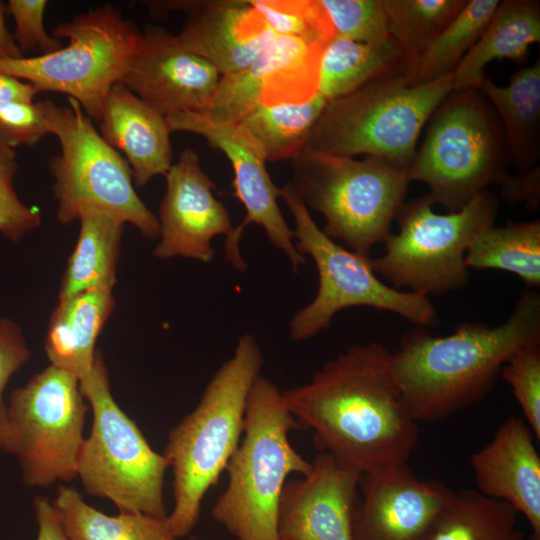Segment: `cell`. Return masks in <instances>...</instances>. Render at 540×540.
<instances>
[{
  "instance_id": "cell-1",
  "label": "cell",
  "mask_w": 540,
  "mask_h": 540,
  "mask_svg": "<svg viewBox=\"0 0 540 540\" xmlns=\"http://www.w3.org/2000/svg\"><path fill=\"white\" fill-rule=\"evenodd\" d=\"M298 424L314 443L362 474L408 463L419 439L383 344H352L309 382L282 391Z\"/></svg>"
},
{
  "instance_id": "cell-2",
  "label": "cell",
  "mask_w": 540,
  "mask_h": 540,
  "mask_svg": "<svg viewBox=\"0 0 540 540\" xmlns=\"http://www.w3.org/2000/svg\"><path fill=\"white\" fill-rule=\"evenodd\" d=\"M537 343L540 294L526 290L507 320L495 326L465 322L442 337L415 326L392 353V371L411 416L435 422L484 399L505 362Z\"/></svg>"
},
{
  "instance_id": "cell-3",
  "label": "cell",
  "mask_w": 540,
  "mask_h": 540,
  "mask_svg": "<svg viewBox=\"0 0 540 540\" xmlns=\"http://www.w3.org/2000/svg\"><path fill=\"white\" fill-rule=\"evenodd\" d=\"M263 361L255 337L242 335L196 407L168 434L162 454L172 468L174 506L165 521L177 539L199 522L205 495L217 485L240 443L248 397Z\"/></svg>"
},
{
  "instance_id": "cell-4",
  "label": "cell",
  "mask_w": 540,
  "mask_h": 540,
  "mask_svg": "<svg viewBox=\"0 0 540 540\" xmlns=\"http://www.w3.org/2000/svg\"><path fill=\"white\" fill-rule=\"evenodd\" d=\"M299 427L282 391L260 375L248 397L240 443L225 468L227 486L211 510L236 540H279L283 487L290 474L306 475L312 465L290 443V432Z\"/></svg>"
},
{
  "instance_id": "cell-5",
  "label": "cell",
  "mask_w": 540,
  "mask_h": 540,
  "mask_svg": "<svg viewBox=\"0 0 540 540\" xmlns=\"http://www.w3.org/2000/svg\"><path fill=\"white\" fill-rule=\"evenodd\" d=\"M453 90V74L411 85L407 74L373 80L326 103L303 150L383 158L407 171L424 126Z\"/></svg>"
},
{
  "instance_id": "cell-6",
  "label": "cell",
  "mask_w": 540,
  "mask_h": 540,
  "mask_svg": "<svg viewBox=\"0 0 540 540\" xmlns=\"http://www.w3.org/2000/svg\"><path fill=\"white\" fill-rule=\"evenodd\" d=\"M408 170L428 196L456 212L508 175V153L499 118L479 89L452 90L428 120Z\"/></svg>"
},
{
  "instance_id": "cell-7",
  "label": "cell",
  "mask_w": 540,
  "mask_h": 540,
  "mask_svg": "<svg viewBox=\"0 0 540 540\" xmlns=\"http://www.w3.org/2000/svg\"><path fill=\"white\" fill-rule=\"evenodd\" d=\"M291 162V184L308 209L324 216V233L369 257L391 233L410 183L408 171L380 157L356 160L307 150Z\"/></svg>"
},
{
  "instance_id": "cell-8",
  "label": "cell",
  "mask_w": 540,
  "mask_h": 540,
  "mask_svg": "<svg viewBox=\"0 0 540 540\" xmlns=\"http://www.w3.org/2000/svg\"><path fill=\"white\" fill-rule=\"evenodd\" d=\"M80 382L92 408L93 423L84 439L77 478L86 493L109 499L119 512L165 519L164 477L169 462L114 400L102 355L96 352L91 373Z\"/></svg>"
},
{
  "instance_id": "cell-9",
  "label": "cell",
  "mask_w": 540,
  "mask_h": 540,
  "mask_svg": "<svg viewBox=\"0 0 540 540\" xmlns=\"http://www.w3.org/2000/svg\"><path fill=\"white\" fill-rule=\"evenodd\" d=\"M41 103L49 132L61 147L49 163L59 222L69 224L81 209L94 207L134 225L145 238H158V218L139 198L128 162L99 134L80 104L71 98L66 106Z\"/></svg>"
},
{
  "instance_id": "cell-10",
  "label": "cell",
  "mask_w": 540,
  "mask_h": 540,
  "mask_svg": "<svg viewBox=\"0 0 540 540\" xmlns=\"http://www.w3.org/2000/svg\"><path fill=\"white\" fill-rule=\"evenodd\" d=\"M433 204L428 194L403 204L396 217L398 232L384 240V254L370 260L374 272L392 287L427 297L467 284V249L478 233L495 224L499 208L498 198L488 190L456 212L437 214Z\"/></svg>"
},
{
  "instance_id": "cell-11",
  "label": "cell",
  "mask_w": 540,
  "mask_h": 540,
  "mask_svg": "<svg viewBox=\"0 0 540 540\" xmlns=\"http://www.w3.org/2000/svg\"><path fill=\"white\" fill-rule=\"evenodd\" d=\"M280 189V198L295 222L296 249L303 256L312 258L319 279L314 299L297 311L289 323L294 341L314 337L330 326L339 311L355 306L389 311L415 326L435 323L437 314L429 297L383 283L374 272L369 257L347 250L317 226L291 182Z\"/></svg>"
},
{
  "instance_id": "cell-12",
  "label": "cell",
  "mask_w": 540,
  "mask_h": 540,
  "mask_svg": "<svg viewBox=\"0 0 540 540\" xmlns=\"http://www.w3.org/2000/svg\"><path fill=\"white\" fill-rule=\"evenodd\" d=\"M140 36L119 10L104 5L54 29V37L69 39L67 46L33 57L0 59V74L29 82L39 92L66 94L99 122L107 96L125 74Z\"/></svg>"
},
{
  "instance_id": "cell-13",
  "label": "cell",
  "mask_w": 540,
  "mask_h": 540,
  "mask_svg": "<svg viewBox=\"0 0 540 540\" xmlns=\"http://www.w3.org/2000/svg\"><path fill=\"white\" fill-rule=\"evenodd\" d=\"M84 400L79 380L53 365L11 393L3 452L16 456L25 485L47 488L77 478Z\"/></svg>"
},
{
  "instance_id": "cell-14",
  "label": "cell",
  "mask_w": 540,
  "mask_h": 540,
  "mask_svg": "<svg viewBox=\"0 0 540 540\" xmlns=\"http://www.w3.org/2000/svg\"><path fill=\"white\" fill-rule=\"evenodd\" d=\"M170 132L182 131L202 136L208 144L223 152L231 162L235 196L245 208V218L226 236L225 257L237 271L247 269L241 256L240 239L244 228L262 226L272 245L280 249L296 270L306 257L298 252L294 232L286 223L278 205L281 189L272 181L266 159L257 145L238 124H218L200 112H179L166 116Z\"/></svg>"
},
{
  "instance_id": "cell-15",
  "label": "cell",
  "mask_w": 540,
  "mask_h": 540,
  "mask_svg": "<svg viewBox=\"0 0 540 540\" xmlns=\"http://www.w3.org/2000/svg\"><path fill=\"white\" fill-rule=\"evenodd\" d=\"M324 47L290 36H275L249 67L221 76L201 113L211 122L238 124L259 106L302 103L319 90Z\"/></svg>"
},
{
  "instance_id": "cell-16",
  "label": "cell",
  "mask_w": 540,
  "mask_h": 540,
  "mask_svg": "<svg viewBox=\"0 0 540 540\" xmlns=\"http://www.w3.org/2000/svg\"><path fill=\"white\" fill-rule=\"evenodd\" d=\"M301 479L286 481L277 508L279 540H354L362 473L324 451Z\"/></svg>"
},
{
  "instance_id": "cell-17",
  "label": "cell",
  "mask_w": 540,
  "mask_h": 540,
  "mask_svg": "<svg viewBox=\"0 0 540 540\" xmlns=\"http://www.w3.org/2000/svg\"><path fill=\"white\" fill-rule=\"evenodd\" d=\"M220 78L218 70L177 35L147 25L120 82L166 117L204 111Z\"/></svg>"
},
{
  "instance_id": "cell-18",
  "label": "cell",
  "mask_w": 540,
  "mask_h": 540,
  "mask_svg": "<svg viewBox=\"0 0 540 540\" xmlns=\"http://www.w3.org/2000/svg\"><path fill=\"white\" fill-rule=\"evenodd\" d=\"M454 492L417 478L408 463L363 473L354 540H426Z\"/></svg>"
},
{
  "instance_id": "cell-19",
  "label": "cell",
  "mask_w": 540,
  "mask_h": 540,
  "mask_svg": "<svg viewBox=\"0 0 540 540\" xmlns=\"http://www.w3.org/2000/svg\"><path fill=\"white\" fill-rule=\"evenodd\" d=\"M165 177L166 192L158 218L160 241L154 256L211 262L215 256L212 240L218 235H229L234 228L227 208L213 193L215 184L192 148L180 153Z\"/></svg>"
},
{
  "instance_id": "cell-20",
  "label": "cell",
  "mask_w": 540,
  "mask_h": 540,
  "mask_svg": "<svg viewBox=\"0 0 540 540\" xmlns=\"http://www.w3.org/2000/svg\"><path fill=\"white\" fill-rule=\"evenodd\" d=\"M149 5L156 13L186 12L187 20L177 37L221 76L249 67L276 36L251 1H152Z\"/></svg>"
},
{
  "instance_id": "cell-21",
  "label": "cell",
  "mask_w": 540,
  "mask_h": 540,
  "mask_svg": "<svg viewBox=\"0 0 540 540\" xmlns=\"http://www.w3.org/2000/svg\"><path fill=\"white\" fill-rule=\"evenodd\" d=\"M524 419L504 420L492 439L471 456L476 490L510 504L540 540V456Z\"/></svg>"
},
{
  "instance_id": "cell-22",
  "label": "cell",
  "mask_w": 540,
  "mask_h": 540,
  "mask_svg": "<svg viewBox=\"0 0 540 540\" xmlns=\"http://www.w3.org/2000/svg\"><path fill=\"white\" fill-rule=\"evenodd\" d=\"M99 122L102 137L125 155L138 187L167 173L172 148L166 117L123 83L111 88Z\"/></svg>"
},
{
  "instance_id": "cell-23",
  "label": "cell",
  "mask_w": 540,
  "mask_h": 540,
  "mask_svg": "<svg viewBox=\"0 0 540 540\" xmlns=\"http://www.w3.org/2000/svg\"><path fill=\"white\" fill-rule=\"evenodd\" d=\"M112 289L95 288L59 301L53 311L44 348L51 365L79 381L92 371L96 340L111 315Z\"/></svg>"
},
{
  "instance_id": "cell-24",
  "label": "cell",
  "mask_w": 540,
  "mask_h": 540,
  "mask_svg": "<svg viewBox=\"0 0 540 540\" xmlns=\"http://www.w3.org/2000/svg\"><path fill=\"white\" fill-rule=\"evenodd\" d=\"M479 90L494 108L505 138L509 164L518 173L540 158V61L515 72L502 87L484 75Z\"/></svg>"
},
{
  "instance_id": "cell-25",
  "label": "cell",
  "mask_w": 540,
  "mask_h": 540,
  "mask_svg": "<svg viewBox=\"0 0 540 540\" xmlns=\"http://www.w3.org/2000/svg\"><path fill=\"white\" fill-rule=\"evenodd\" d=\"M540 41V2L500 1L485 30L453 73V90L479 89L485 66L495 59L522 60Z\"/></svg>"
},
{
  "instance_id": "cell-26",
  "label": "cell",
  "mask_w": 540,
  "mask_h": 540,
  "mask_svg": "<svg viewBox=\"0 0 540 540\" xmlns=\"http://www.w3.org/2000/svg\"><path fill=\"white\" fill-rule=\"evenodd\" d=\"M77 219L80 232L61 281L59 301L90 289H113L116 283L125 223L94 207L81 209Z\"/></svg>"
},
{
  "instance_id": "cell-27",
  "label": "cell",
  "mask_w": 540,
  "mask_h": 540,
  "mask_svg": "<svg viewBox=\"0 0 540 540\" xmlns=\"http://www.w3.org/2000/svg\"><path fill=\"white\" fill-rule=\"evenodd\" d=\"M407 60L391 39L360 43L335 37L323 49L318 93L329 102L378 78L405 73Z\"/></svg>"
},
{
  "instance_id": "cell-28",
  "label": "cell",
  "mask_w": 540,
  "mask_h": 540,
  "mask_svg": "<svg viewBox=\"0 0 540 540\" xmlns=\"http://www.w3.org/2000/svg\"><path fill=\"white\" fill-rule=\"evenodd\" d=\"M52 504L69 540H178L165 519L134 512L107 515L64 484Z\"/></svg>"
},
{
  "instance_id": "cell-29",
  "label": "cell",
  "mask_w": 540,
  "mask_h": 540,
  "mask_svg": "<svg viewBox=\"0 0 540 540\" xmlns=\"http://www.w3.org/2000/svg\"><path fill=\"white\" fill-rule=\"evenodd\" d=\"M468 269L517 275L529 288L540 285V221L508 222L483 229L465 254Z\"/></svg>"
},
{
  "instance_id": "cell-30",
  "label": "cell",
  "mask_w": 540,
  "mask_h": 540,
  "mask_svg": "<svg viewBox=\"0 0 540 540\" xmlns=\"http://www.w3.org/2000/svg\"><path fill=\"white\" fill-rule=\"evenodd\" d=\"M517 511L476 489L453 494L426 540H523Z\"/></svg>"
},
{
  "instance_id": "cell-31",
  "label": "cell",
  "mask_w": 540,
  "mask_h": 540,
  "mask_svg": "<svg viewBox=\"0 0 540 540\" xmlns=\"http://www.w3.org/2000/svg\"><path fill=\"white\" fill-rule=\"evenodd\" d=\"M327 101L321 94L302 103L259 106L238 125L266 161L292 160L305 143Z\"/></svg>"
},
{
  "instance_id": "cell-32",
  "label": "cell",
  "mask_w": 540,
  "mask_h": 540,
  "mask_svg": "<svg viewBox=\"0 0 540 540\" xmlns=\"http://www.w3.org/2000/svg\"><path fill=\"white\" fill-rule=\"evenodd\" d=\"M499 0H467L459 14L417 59L408 75L411 85L425 84L453 74L479 39Z\"/></svg>"
},
{
  "instance_id": "cell-33",
  "label": "cell",
  "mask_w": 540,
  "mask_h": 540,
  "mask_svg": "<svg viewBox=\"0 0 540 540\" xmlns=\"http://www.w3.org/2000/svg\"><path fill=\"white\" fill-rule=\"evenodd\" d=\"M382 3L389 36L404 54L409 75L422 52L459 14L467 0H382Z\"/></svg>"
},
{
  "instance_id": "cell-34",
  "label": "cell",
  "mask_w": 540,
  "mask_h": 540,
  "mask_svg": "<svg viewBox=\"0 0 540 540\" xmlns=\"http://www.w3.org/2000/svg\"><path fill=\"white\" fill-rule=\"evenodd\" d=\"M276 36L297 37L325 47L335 33L320 0H252Z\"/></svg>"
},
{
  "instance_id": "cell-35",
  "label": "cell",
  "mask_w": 540,
  "mask_h": 540,
  "mask_svg": "<svg viewBox=\"0 0 540 540\" xmlns=\"http://www.w3.org/2000/svg\"><path fill=\"white\" fill-rule=\"evenodd\" d=\"M334 29L335 37L360 43L390 39L382 0H320Z\"/></svg>"
},
{
  "instance_id": "cell-36",
  "label": "cell",
  "mask_w": 540,
  "mask_h": 540,
  "mask_svg": "<svg viewBox=\"0 0 540 540\" xmlns=\"http://www.w3.org/2000/svg\"><path fill=\"white\" fill-rule=\"evenodd\" d=\"M500 375L511 387L524 420L540 440V343L516 351L503 365Z\"/></svg>"
},
{
  "instance_id": "cell-37",
  "label": "cell",
  "mask_w": 540,
  "mask_h": 540,
  "mask_svg": "<svg viewBox=\"0 0 540 540\" xmlns=\"http://www.w3.org/2000/svg\"><path fill=\"white\" fill-rule=\"evenodd\" d=\"M17 169L14 149L0 142V233L12 241H19L41 223L38 208L24 204L14 190Z\"/></svg>"
},
{
  "instance_id": "cell-38",
  "label": "cell",
  "mask_w": 540,
  "mask_h": 540,
  "mask_svg": "<svg viewBox=\"0 0 540 540\" xmlns=\"http://www.w3.org/2000/svg\"><path fill=\"white\" fill-rule=\"evenodd\" d=\"M50 134L42 103L8 101L0 103V142L14 149L33 146Z\"/></svg>"
},
{
  "instance_id": "cell-39",
  "label": "cell",
  "mask_w": 540,
  "mask_h": 540,
  "mask_svg": "<svg viewBox=\"0 0 540 540\" xmlns=\"http://www.w3.org/2000/svg\"><path fill=\"white\" fill-rule=\"evenodd\" d=\"M48 5L46 0H9L8 12L15 22L14 39L24 52L38 51L48 54L63 47L58 38L47 33L44 15Z\"/></svg>"
},
{
  "instance_id": "cell-40",
  "label": "cell",
  "mask_w": 540,
  "mask_h": 540,
  "mask_svg": "<svg viewBox=\"0 0 540 540\" xmlns=\"http://www.w3.org/2000/svg\"><path fill=\"white\" fill-rule=\"evenodd\" d=\"M31 351L20 326L0 318V452L4 450L7 430V405L3 394L11 377L30 359Z\"/></svg>"
},
{
  "instance_id": "cell-41",
  "label": "cell",
  "mask_w": 540,
  "mask_h": 540,
  "mask_svg": "<svg viewBox=\"0 0 540 540\" xmlns=\"http://www.w3.org/2000/svg\"><path fill=\"white\" fill-rule=\"evenodd\" d=\"M539 183V165L517 176L508 174L499 184L501 196L510 202L536 208L540 199Z\"/></svg>"
},
{
  "instance_id": "cell-42",
  "label": "cell",
  "mask_w": 540,
  "mask_h": 540,
  "mask_svg": "<svg viewBox=\"0 0 540 540\" xmlns=\"http://www.w3.org/2000/svg\"><path fill=\"white\" fill-rule=\"evenodd\" d=\"M33 507L38 527L36 540H69L52 501L45 496H36Z\"/></svg>"
},
{
  "instance_id": "cell-43",
  "label": "cell",
  "mask_w": 540,
  "mask_h": 540,
  "mask_svg": "<svg viewBox=\"0 0 540 540\" xmlns=\"http://www.w3.org/2000/svg\"><path fill=\"white\" fill-rule=\"evenodd\" d=\"M40 93L31 83L0 74V103L8 101H34Z\"/></svg>"
},
{
  "instance_id": "cell-44",
  "label": "cell",
  "mask_w": 540,
  "mask_h": 540,
  "mask_svg": "<svg viewBox=\"0 0 540 540\" xmlns=\"http://www.w3.org/2000/svg\"><path fill=\"white\" fill-rule=\"evenodd\" d=\"M6 12L7 4L0 1V59H19L24 55L6 25Z\"/></svg>"
},
{
  "instance_id": "cell-45",
  "label": "cell",
  "mask_w": 540,
  "mask_h": 540,
  "mask_svg": "<svg viewBox=\"0 0 540 540\" xmlns=\"http://www.w3.org/2000/svg\"><path fill=\"white\" fill-rule=\"evenodd\" d=\"M189 540H201V539L192 537V538H190Z\"/></svg>"
}]
</instances>
